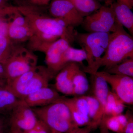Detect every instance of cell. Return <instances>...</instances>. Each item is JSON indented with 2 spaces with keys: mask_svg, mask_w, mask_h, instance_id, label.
<instances>
[{
  "mask_svg": "<svg viewBox=\"0 0 133 133\" xmlns=\"http://www.w3.org/2000/svg\"><path fill=\"white\" fill-rule=\"evenodd\" d=\"M17 8L26 18L33 33V36L49 35L64 38L70 43L75 40L74 27L62 19L49 17L30 5L23 4Z\"/></svg>",
  "mask_w": 133,
  "mask_h": 133,
  "instance_id": "obj_1",
  "label": "cell"
},
{
  "mask_svg": "<svg viewBox=\"0 0 133 133\" xmlns=\"http://www.w3.org/2000/svg\"><path fill=\"white\" fill-rule=\"evenodd\" d=\"M54 76L47 66L37 65L14 79L6 81V85L17 98L23 100L41 88L49 87Z\"/></svg>",
  "mask_w": 133,
  "mask_h": 133,
  "instance_id": "obj_2",
  "label": "cell"
},
{
  "mask_svg": "<svg viewBox=\"0 0 133 133\" xmlns=\"http://www.w3.org/2000/svg\"><path fill=\"white\" fill-rule=\"evenodd\" d=\"M111 34L103 32L81 33L75 31V40L85 51L87 56L88 65L83 68L84 72L90 75L97 72L101 67V60L107 48Z\"/></svg>",
  "mask_w": 133,
  "mask_h": 133,
  "instance_id": "obj_3",
  "label": "cell"
},
{
  "mask_svg": "<svg viewBox=\"0 0 133 133\" xmlns=\"http://www.w3.org/2000/svg\"><path fill=\"white\" fill-rule=\"evenodd\" d=\"M64 97L48 105L31 108L37 118L51 130L62 133H70L79 127L74 124Z\"/></svg>",
  "mask_w": 133,
  "mask_h": 133,
  "instance_id": "obj_4",
  "label": "cell"
},
{
  "mask_svg": "<svg viewBox=\"0 0 133 133\" xmlns=\"http://www.w3.org/2000/svg\"><path fill=\"white\" fill-rule=\"evenodd\" d=\"M133 57V38L122 26L111 33L106 50L101 58L100 66L109 68Z\"/></svg>",
  "mask_w": 133,
  "mask_h": 133,
  "instance_id": "obj_5",
  "label": "cell"
},
{
  "mask_svg": "<svg viewBox=\"0 0 133 133\" xmlns=\"http://www.w3.org/2000/svg\"><path fill=\"white\" fill-rule=\"evenodd\" d=\"M29 47L31 51L44 53L47 68L55 76L65 65L63 60L64 52L70 45L69 41L59 38L52 43L41 42L31 37L29 40Z\"/></svg>",
  "mask_w": 133,
  "mask_h": 133,
  "instance_id": "obj_6",
  "label": "cell"
},
{
  "mask_svg": "<svg viewBox=\"0 0 133 133\" xmlns=\"http://www.w3.org/2000/svg\"><path fill=\"white\" fill-rule=\"evenodd\" d=\"M38 57L31 51L15 45L10 56L4 65L7 81H10L34 69Z\"/></svg>",
  "mask_w": 133,
  "mask_h": 133,
  "instance_id": "obj_7",
  "label": "cell"
},
{
  "mask_svg": "<svg viewBox=\"0 0 133 133\" xmlns=\"http://www.w3.org/2000/svg\"><path fill=\"white\" fill-rule=\"evenodd\" d=\"M84 28L88 32L112 33L122 26L118 22L113 10L109 6H101L92 14L84 18Z\"/></svg>",
  "mask_w": 133,
  "mask_h": 133,
  "instance_id": "obj_8",
  "label": "cell"
},
{
  "mask_svg": "<svg viewBox=\"0 0 133 133\" xmlns=\"http://www.w3.org/2000/svg\"><path fill=\"white\" fill-rule=\"evenodd\" d=\"M97 74L102 77L111 85L114 92L125 104H133V79L123 75L111 74L104 71Z\"/></svg>",
  "mask_w": 133,
  "mask_h": 133,
  "instance_id": "obj_9",
  "label": "cell"
},
{
  "mask_svg": "<svg viewBox=\"0 0 133 133\" xmlns=\"http://www.w3.org/2000/svg\"><path fill=\"white\" fill-rule=\"evenodd\" d=\"M10 126L19 129L22 131L33 128L38 119L31 108L21 100L10 113Z\"/></svg>",
  "mask_w": 133,
  "mask_h": 133,
  "instance_id": "obj_10",
  "label": "cell"
},
{
  "mask_svg": "<svg viewBox=\"0 0 133 133\" xmlns=\"http://www.w3.org/2000/svg\"><path fill=\"white\" fill-rule=\"evenodd\" d=\"M49 10L53 17L63 20L72 27L79 26L83 23L84 18L69 0H53Z\"/></svg>",
  "mask_w": 133,
  "mask_h": 133,
  "instance_id": "obj_11",
  "label": "cell"
},
{
  "mask_svg": "<svg viewBox=\"0 0 133 133\" xmlns=\"http://www.w3.org/2000/svg\"><path fill=\"white\" fill-rule=\"evenodd\" d=\"M33 36L26 18L17 8L9 19L8 37L13 42L19 43L29 41Z\"/></svg>",
  "mask_w": 133,
  "mask_h": 133,
  "instance_id": "obj_12",
  "label": "cell"
},
{
  "mask_svg": "<svg viewBox=\"0 0 133 133\" xmlns=\"http://www.w3.org/2000/svg\"><path fill=\"white\" fill-rule=\"evenodd\" d=\"M63 97L57 91L47 87L41 88L28 95L23 100L30 107L33 108L48 105Z\"/></svg>",
  "mask_w": 133,
  "mask_h": 133,
  "instance_id": "obj_13",
  "label": "cell"
},
{
  "mask_svg": "<svg viewBox=\"0 0 133 133\" xmlns=\"http://www.w3.org/2000/svg\"><path fill=\"white\" fill-rule=\"evenodd\" d=\"M80 68L78 64L70 63L60 70L56 77L55 87L57 90L65 95H73L72 78Z\"/></svg>",
  "mask_w": 133,
  "mask_h": 133,
  "instance_id": "obj_14",
  "label": "cell"
},
{
  "mask_svg": "<svg viewBox=\"0 0 133 133\" xmlns=\"http://www.w3.org/2000/svg\"><path fill=\"white\" fill-rule=\"evenodd\" d=\"M90 75L93 95L99 102L104 115V120H104L105 108L109 91L108 84L104 79L97 73Z\"/></svg>",
  "mask_w": 133,
  "mask_h": 133,
  "instance_id": "obj_15",
  "label": "cell"
},
{
  "mask_svg": "<svg viewBox=\"0 0 133 133\" xmlns=\"http://www.w3.org/2000/svg\"><path fill=\"white\" fill-rule=\"evenodd\" d=\"M6 84V80H0V115L10 114L21 100L8 89Z\"/></svg>",
  "mask_w": 133,
  "mask_h": 133,
  "instance_id": "obj_16",
  "label": "cell"
},
{
  "mask_svg": "<svg viewBox=\"0 0 133 133\" xmlns=\"http://www.w3.org/2000/svg\"><path fill=\"white\" fill-rule=\"evenodd\" d=\"M112 8L116 20L120 24L133 34V13L127 5L118 2L114 3L110 6Z\"/></svg>",
  "mask_w": 133,
  "mask_h": 133,
  "instance_id": "obj_17",
  "label": "cell"
},
{
  "mask_svg": "<svg viewBox=\"0 0 133 133\" xmlns=\"http://www.w3.org/2000/svg\"><path fill=\"white\" fill-rule=\"evenodd\" d=\"M113 92L109 91L105 109V119L110 116H116L122 114L124 111L125 105Z\"/></svg>",
  "mask_w": 133,
  "mask_h": 133,
  "instance_id": "obj_18",
  "label": "cell"
},
{
  "mask_svg": "<svg viewBox=\"0 0 133 133\" xmlns=\"http://www.w3.org/2000/svg\"><path fill=\"white\" fill-rule=\"evenodd\" d=\"M88 101L89 116L92 125L94 128L101 124L104 118V115L100 105L93 95H85Z\"/></svg>",
  "mask_w": 133,
  "mask_h": 133,
  "instance_id": "obj_19",
  "label": "cell"
},
{
  "mask_svg": "<svg viewBox=\"0 0 133 133\" xmlns=\"http://www.w3.org/2000/svg\"><path fill=\"white\" fill-rule=\"evenodd\" d=\"M72 83L74 97L85 95L89 90V82L85 72L80 68L74 74Z\"/></svg>",
  "mask_w": 133,
  "mask_h": 133,
  "instance_id": "obj_20",
  "label": "cell"
},
{
  "mask_svg": "<svg viewBox=\"0 0 133 133\" xmlns=\"http://www.w3.org/2000/svg\"><path fill=\"white\" fill-rule=\"evenodd\" d=\"M83 18L99 9L102 5L97 0H69Z\"/></svg>",
  "mask_w": 133,
  "mask_h": 133,
  "instance_id": "obj_21",
  "label": "cell"
},
{
  "mask_svg": "<svg viewBox=\"0 0 133 133\" xmlns=\"http://www.w3.org/2000/svg\"><path fill=\"white\" fill-rule=\"evenodd\" d=\"M87 56L83 49H75L70 45L64 52L63 60L66 65L70 63H76L82 64L83 62L86 60Z\"/></svg>",
  "mask_w": 133,
  "mask_h": 133,
  "instance_id": "obj_22",
  "label": "cell"
},
{
  "mask_svg": "<svg viewBox=\"0 0 133 133\" xmlns=\"http://www.w3.org/2000/svg\"><path fill=\"white\" fill-rule=\"evenodd\" d=\"M104 71L111 74H118L133 77V57L125 59L123 62L105 69Z\"/></svg>",
  "mask_w": 133,
  "mask_h": 133,
  "instance_id": "obj_23",
  "label": "cell"
},
{
  "mask_svg": "<svg viewBox=\"0 0 133 133\" xmlns=\"http://www.w3.org/2000/svg\"><path fill=\"white\" fill-rule=\"evenodd\" d=\"M15 46L8 36H0V63L5 65Z\"/></svg>",
  "mask_w": 133,
  "mask_h": 133,
  "instance_id": "obj_24",
  "label": "cell"
},
{
  "mask_svg": "<svg viewBox=\"0 0 133 133\" xmlns=\"http://www.w3.org/2000/svg\"><path fill=\"white\" fill-rule=\"evenodd\" d=\"M104 125L108 129L117 133H124V129L121 125L116 116H110L105 119Z\"/></svg>",
  "mask_w": 133,
  "mask_h": 133,
  "instance_id": "obj_25",
  "label": "cell"
},
{
  "mask_svg": "<svg viewBox=\"0 0 133 133\" xmlns=\"http://www.w3.org/2000/svg\"><path fill=\"white\" fill-rule=\"evenodd\" d=\"M52 130L41 120H38L34 127L27 131H22L23 133H51Z\"/></svg>",
  "mask_w": 133,
  "mask_h": 133,
  "instance_id": "obj_26",
  "label": "cell"
},
{
  "mask_svg": "<svg viewBox=\"0 0 133 133\" xmlns=\"http://www.w3.org/2000/svg\"><path fill=\"white\" fill-rule=\"evenodd\" d=\"M16 6L8 5L0 7V19H9L10 17L16 10Z\"/></svg>",
  "mask_w": 133,
  "mask_h": 133,
  "instance_id": "obj_27",
  "label": "cell"
},
{
  "mask_svg": "<svg viewBox=\"0 0 133 133\" xmlns=\"http://www.w3.org/2000/svg\"><path fill=\"white\" fill-rule=\"evenodd\" d=\"M126 115L127 116L128 122L126 125L124 133H133V118L130 111L127 112Z\"/></svg>",
  "mask_w": 133,
  "mask_h": 133,
  "instance_id": "obj_28",
  "label": "cell"
},
{
  "mask_svg": "<svg viewBox=\"0 0 133 133\" xmlns=\"http://www.w3.org/2000/svg\"><path fill=\"white\" fill-rule=\"evenodd\" d=\"M8 19H0V36H8Z\"/></svg>",
  "mask_w": 133,
  "mask_h": 133,
  "instance_id": "obj_29",
  "label": "cell"
},
{
  "mask_svg": "<svg viewBox=\"0 0 133 133\" xmlns=\"http://www.w3.org/2000/svg\"><path fill=\"white\" fill-rule=\"evenodd\" d=\"M94 128L92 126H85L83 128L77 127L70 133H90Z\"/></svg>",
  "mask_w": 133,
  "mask_h": 133,
  "instance_id": "obj_30",
  "label": "cell"
},
{
  "mask_svg": "<svg viewBox=\"0 0 133 133\" xmlns=\"http://www.w3.org/2000/svg\"><path fill=\"white\" fill-rule=\"evenodd\" d=\"M116 118L118 119L119 123L121 125L123 129H125L126 125L128 122V118L126 115L122 114L118 115L116 116Z\"/></svg>",
  "mask_w": 133,
  "mask_h": 133,
  "instance_id": "obj_31",
  "label": "cell"
},
{
  "mask_svg": "<svg viewBox=\"0 0 133 133\" xmlns=\"http://www.w3.org/2000/svg\"><path fill=\"white\" fill-rule=\"evenodd\" d=\"M30 3L36 6H46L49 4L51 0H28Z\"/></svg>",
  "mask_w": 133,
  "mask_h": 133,
  "instance_id": "obj_32",
  "label": "cell"
},
{
  "mask_svg": "<svg viewBox=\"0 0 133 133\" xmlns=\"http://www.w3.org/2000/svg\"><path fill=\"white\" fill-rule=\"evenodd\" d=\"M0 80H7L5 65L1 63H0Z\"/></svg>",
  "mask_w": 133,
  "mask_h": 133,
  "instance_id": "obj_33",
  "label": "cell"
},
{
  "mask_svg": "<svg viewBox=\"0 0 133 133\" xmlns=\"http://www.w3.org/2000/svg\"><path fill=\"white\" fill-rule=\"evenodd\" d=\"M117 2L124 4L132 9L133 6V0H117Z\"/></svg>",
  "mask_w": 133,
  "mask_h": 133,
  "instance_id": "obj_34",
  "label": "cell"
},
{
  "mask_svg": "<svg viewBox=\"0 0 133 133\" xmlns=\"http://www.w3.org/2000/svg\"><path fill=\"white\" fill-rule=\"evenodd\" d=\"M5 128V122L3 119L0 117V133H4Z\"/></svg>",
  "mask_w": 133,
  "mask_h": 133,
  "instance_id": "obj_35",
  "label": "cell"
},
{
  "mask_svg": "<svg viewBox=\"0 0 133 133\" xmlns=\"http://www.w3.org/2000/svg\"><path fill=\"white\" fill-rule=\"evenodd\" d=\"M7 133H23L22 131L19 129L10 127L9 131Z\"/></svg>",
  "mask_w": 133,
  "mask_h": 133,
  "instance_id": "obj_36",
  "label": "cell"
},
{
  "mask_svg": "<svg viewBox=\"0 0 133 133\" xmlns=\"http://www.w3.org/2000/svg\"><path fill=\"white\" fill-rule=\"evenodd\" d=\"M8 0H0V7L5 6L8 5L7 2Z\"/></svg>",
  "mask_w": 133,
  "mask_h": 133,
  "instance_id": "obj_37",
  "label": "cell"
},
{
  "mask_svg": "<svg viewBox=\"0 0 133 133\" xmlns=\"http://www.w3.org/2000/svg\"><path fill=\"white\" fill-rule=\"evenodd\" d=\"M99 1L104 2L106 4L107 6H108V5H110V6L112 3L111 0H99Z\"/></svg>",
  "mask_w": 133,
  "mask_h": 133,
  "instance_id": "obj_38",
  "label": "cell"
},
{
  "mask_svg": "<svg viewBox=\"0 0 133 133\" xmlns=\"http://www.w3.org/2000/svg\"><path fill=\"white\" fill-rule=\"evenodd\" d=\"M14 1H15L17 2L18 3H20L19 5H21V2L22 0H14Z\"/></svg>",
  "mask_w": 133,
  "mask_h": 133,
  "instance_id": "obj_39",
  "label": "cell"
},
{
  "mask_svg": "<svg viewBox=\"0 0 133 133\" xmlns=\"http://www.w3.org/2000/svg\"><path fill=\"white\" fill-rule=\"evenodd\" d=\"M51 133H62L59 132H57V131H53V130H52V132H51Z\"/></svg>",
  "mask_w": 133,
  "mask_h": 133,
  "instance_id": "obj_40",
  "label": "cell"
}]
</instances>
